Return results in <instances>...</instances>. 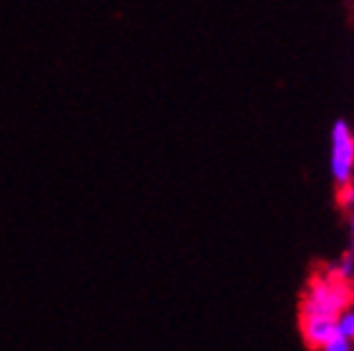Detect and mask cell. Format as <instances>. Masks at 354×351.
<instances>
[{"instance_id": "6da1fadb", "label": "cell", "mask_w": 354, "mask_h": 351, "mask_svg": "<svg viewBox=\"0 0 354 351\" xmlns=\"http://www.w3.org/2000/svg\"><path fill=\"white\" fill-rule=\"evenodd\" d=\"M354 304V284L329 269L317 271L299 298V334L309 349L319 351L334 336L337 316Z\"/></svg>"}, {"instance_id": "277c9868", "label": "cell", "mask_w": 354, "mask_h": 351, "mask_svg": "<svg viewBox=\"0 0 354 351\" xmlns=\"http://www.w3.org/2000/svg\"><path fill=\"white\" fill-rule=\"evenodd\" d=\"M334 334H339V336L349 339L354 341V304H349L347 309L342 311L339 316H337V324H334Z\"/></svg>"}, {"instance_id": "3957f363", "label": "cell", "mask_w": 354, "mask_h": 351, "mask_svg": "<svg viewBox=\"0 0 354 351\" xmlns=\"http://www.w3.org/2000/svg\"><path fill=\"white\" fill-rule=\"evenodd\" d=\"M337 201H339V209L344 211V218H347V249L354 251V183L352 186H344V189H337Z\"/></svg>"}, {"instance_id": "5b68a950", "label": "cell", "mask_w": 354, "mask_h": 351, "mask_svg": "<svg viewBox=\"0 0 354 351\" xmlns=\"http://www.w3.org/2000/svg\"><path fill=\"white\" fill-rule=\"evenodd\" d=\"M319 351H354V341L339 336V334H334L329 341H324V344L319 346Z\"/></svg>"}, {"instance_id": "7a4b0ae2", "label": "cell", "mask_w": 354, "mask_h": 351, "mask_svg": "<svg viewBox=\"0 0 354 351\" xmlns=\"http://www.w3.org/2000/svg\"><path fill=\"white\" fill-rule=\"evenodd\" d=\"M329 176L337 189L354 183V123L337 118L329 129Z\"/></svg>"}]
</instances>
